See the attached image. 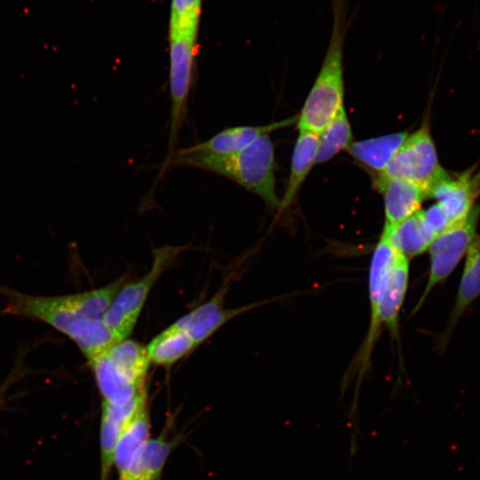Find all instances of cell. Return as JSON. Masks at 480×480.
I'll list each match as a JSON object with an SVG mask.
<instances>
[{
    "label": "cell",
    "mask_w": 480,
    "mask_h": 480,
    "mask_svg": "<svg viewBox=\"0 0 480 480\" xmlns=\"http://www.w3.org/2000/svg\"><path fill=\"white\" fill-rule=\"evenodd\" d=\"M124 283V276H121L102 288L60 296H36L0 288L7 297L1 314L49 324L71 339L88 360L117 342L104 317Z\"/></svg>",
    "instance_id": "obj_1"
},
{
    "label": "cell",
    "mask_w": 480,
    "mask_h": 480,
    "mask_svg": "<svg viewBox=\"0 0 480 480\" xmlns=\"http://www.w3.org/2000/svg\"><path fill=\"white\" fill-rule=\"evenodd\" d=\"M265 134L245 148L228 155L203 154L186 148L172 152L164 167H193L225 177L277 208L274 145Z\"/></svg>",
    "instance_id": "obj_2"
},
{
    "label": "cell",
    "mask_w": 480,
    "mask_h": 480,
    "mask_svg": "<svg viewBox=\"0 0 480 480\" xmlns=\"http://www.w3.org/2000/svg\"><path fill=\"white\" fill-rule=\"evenodd\" d=\"M333 23L315 83L297 117L299 131L319 133L344 106L343 48L348 28L346 0H331Z\"/></svg>",
    "instance_id": "obj_3"
},
{
    "label": "cell",
    "mask_w": 480,
    "mask_h": 480,
    "mask_svg": "<svg viewBox=\"0 0 480 480\" xmlns=\"http://www.w3.org/2000/svg\"><path fill=\"white\" fill-rule=\"evenodd\" d=\"M180 250L171 246L156 249L150 270L137 281L124 283L117 292L104 317L117 341L128 339L151 288Z\"/></svg>",
    "instance_id": "obj_4"
},
{
    "label": "cell",
    "mask_w": 480,
    "mask_h": 480,
    "mask_svg": "<svg viewBox=\"0 0 480 480\" xmlns=\"http://www.w3.org/2000/svg\"><path fill=\"white\" fill-rule=\"evenodd\" d=\"M410 180L422 188L428 197L431 189L449 174L441 166L428 124L409 134L380 174Z\"/></svg>",
    "instance_id": "obj_5"
},
{
    "label": "cell",
    "mask_w": 480,
    "mask_h": 480,
    "mask_svg": "<svg viewBox=\"0 0 480 480\" xmlns=\"http://www.w3.org/2000/svg\"><path fill=\"white\" fill-rule=\"evenodd\" d=\"M480 205H475L463 219L438 235L428 247L430 266L424 291L412 313L418 311L431 291L444 282L467 253L476 236Z\"/></svg>",
    "instance_id": "obj_6"
},
{
    "label": "cell",
    "mask_w": 480,
    "mask_h": 480,
    "mask_svg": "<svg viewBox=\"0 0 480 480\" xmlns=\"http://www.w3.org/2000/svg\"><path fill=\"white\" fill-rule=\"evenodd\" d=\"M196 41L197 35L169 31L170 145L175 141L186 117L193 84Z\"/></svg>",
    "instance_id": "obj_7"
},
{
    "label": "cell",
    "mask_w": 480,
    "mask_h": 480,
    "mask_svg": "<svg viewBox=\"0 0 480 480\" xmlns=\"http://www.w3.org/2000/svg\"><path fill=\"white\" fill-rule=\"evenodd\" d=\"M401 252L395 247L388 233L382 230L372 254L369 268L370 325L355 361L354 370L363 377L369 367L370 358L378 340L381 324L379 321V300L385 277Z\"/></svg>",
    "instance_id": "obj_8"
},
{
    "label": "cell",
    "mask_w": 480,
    "mask_h": 480,
    "mask_svg": "<svg viewBox=\"0 0 480 480\" xmlns=\"http://www.w3.org/2000/svg\"><path fill=\"white\" fill-rule=\"evenodd\" d=\"M374 183L383 196L385 226H396L412 216L428 197L422 188L404 179L375 175Z\"/></svg>",
    "instance_id": "obj_9"
},
{
    "label": "cell",
    "mask_w": 480,
    "mask_h": 480,
    "mask_svg": "<svg viewBox=\"0 0 480 480\" xmlns=\"http://www.w3.org/2000/svg\"><path fill=\"white\" fill-rule=\"evenodd\" d=\"M296 121L297 117L292 116L265 125L228 127L219 132L210 139L187 148L190 151L203 154H232L245 148L262 135L270 134L272 132L284 129Z\"/></svg>",
    "instance_id": "obj_10"
},
{
    "label": "cell",
    "mask_w": 480,
    "mask_h": 480,
    "mask_svg": "<svg viewBox=\"0 0 480 480\" xmlns=\"http://www.w3.org/2000/svg\"><path fill=\"white\" fill-rule=\"evenodd\" d=\"M227 290L228 286H224L210 300L174 323L188 332L196 346L207 340L232 317L251 308L225 309L223 301Z\"/></svg>",
    "instance_id": "obj_11"
},
{
    "label": "cell",
    "mask_w": 480,
    "mask_h": 480,
    "mask_svg": "<svg viewBox=\"0 0 480 480\" xmlns=\"http://www.w3.org/2000/svg\"><path fill=\"white\" fill-rule=\"evenodd\" d=\"M409 280V259L400 254L388 270L379 301V321L391 334L398 332V316L404 303Z\"/></svg>",
    "instance_id": "obj_12"
},
{
    "label": "cell",
    "mask_w": 480,
    "mask_h": 480,
    "mask_svg": "<svg viewBox=\"0 0 480 480\" xmlns=\"http://www.w3.org/2000/svg\"><path fill=\"white\" fill-rule=\"evenodd\" d=\"M408 135L407 132H400L353 141L346 150L363 167L378 175L384 172Z\"/></svg>",
    "instance_id": "obj_13"
},
{
    "label": "cell",
    "mask_w": 480,
    "mask_h": 480,
    "mask_svg": "<svg viewBox=\"0 0 480 480\" xmlns=\"http://www.w3.org/2000/svg\"><path fill=\"white\" fill-rule=\"evenodd\" d=\"M318 134L300 131L291 161L290 174L284 196L280 199L278 211L284 212L293 202L302 183L316 164Z\"/></svg>",
    "instance_id": "obj_14"
},
{
    "label": "cell",
    "mask_w": 480,
    "mask_h": 480,
    "mask_svg": "<svg viewBox=\"0 0 480 480\" xmlns=\"http://www.w3.org/2000/svg\"><path fill=\"white\" fill-rule=\"evenodd\" d=\"M480 296V244L474 239L467 253L464 269L456 294L454 306L451 311L447 328L443 336L447 342L458 321L472 302Z\"/></svg>",
    "instance_id": "obj_15"
},
{
    "label": "cell",
    "mask_w": 480,
    "mask_h": 480,
    "mask_svg": "<svg viewBox=\"0 0 480 480\" xmlns=\"http://www.w3.org/2000/svg\"><path fill=\"white\" fill-rule=\"evenodd\" d=\"M88 363L104 398L103 401L113 404H124L146 389L132 384L118 372L110 361L107 349L88 359Z\"/></svg>",
    "instance_id": "obj_16"
},
{
    "label": "cell",
    "mask_w": 480,
    "mask_h": 480,
    "mask_svg": "<svg viewBox=\"0 0 480 480\" xmlns=\"http://www.w3.org/2000/svg\"><path fill=\"white\" fill-rule=\"evenodd\" d=\"M395 247L406 258L416 257L428 250L436 237L425 220L423 210L396 226H383Z\"/></svg>",
    "instance_id": "obj_17"
},
{
    "label": "cell",
    "mask_w": 480,
    "mask_h": 480,
    "mask_svg": "<svg viewBox=\"0 0 480 480\" xmlns=\"http://www.w3.org/2000/svg\"><path fill=\"white\" fill-rule=\"evenodd\" d=\"M428 197L436 199L452 224L465 218L475 206L472 185L464 176L452 179L448 175L431 189Z\"/></svg>",
    "instance_id": "obj_18"
},
{
    "label": "cell",
    "mask_w": 480,
    "mask_h": 480,
    "mask_svg": "<svg viewBox=\"0 0 480 480\" xmlns=\"http://www.w3.org/2000/svg\"><path fill=\"white\" fill-rule=\"evenodd\" d=\"M107 354L115 368L128 381L138 388H145L150 363L146 347L124 339L108 348Z\"/></svg>",
    "instance_id": "obj_19"
},
{
    "label": "cell",
    "mask_w": 480,
    "mask_h": 480,
    "mask_svg": "<svg viewBox=\"0 0 480 480\" xmlns=\"http://www.w3.org/2000/svg\"><path fill=\"white\" fill-rule=\"evenodd\" d=\"M196 344L183 328L172 324L146 347L150 363L169 366L188 354Z\"/></svg>",
    "instance_id": "obj_20"
},
{
    "label": "cell",
    "mask_w": 480,
    "mask_h": 480,
    "mask_svg": "<svg viewBox=\"0 0 480 480\" xmlns=\"http://www.w3.org/2000/svg\"><path fill=\"white\" fill-rule=\"evenodd\" d=\"M171 445L162 437L148 440L135 453L120 480H159Z\"/></svg>",
    "instance_id": "obj_21"
},
{
    "label": "cell",
    "mask_w": 480,
    "mask_h": 480,
    "mask_svg": "<svg viewBox=\"0 0 480 480\" xmlns=\"http://www.w3.org/2000/svg\"><path fill=\"white\" fill-rule=\"evenodd\" d=\"M149 420L147 404L141 407L122 431L115 451L114 462L124 473L138 450L148 440Z\"/></svg>",
    "instance_id": "obj_22"
},
{
    "label": "cell",
    "mask_w": 480,
    "mask_h": 480,
    "mask_svg": "<svg viewBox=\"0 0 480 480\" xmlns=\"http://www.w3.org/2000/svg\"><path fill=\"white\" fill-rule=\"evenodd\" d=\"M353 142L351 125L344 106L334 118L318 133L316 164L331 160Z\"/></svg>",
    "instance_id": "obj_23"
},
{
    "label": "cell",
    "mask_w": 480,
    "mask_h": 480,
    "mask_svg": "<svg viewBox=\"0 0 480 480\" xmlns=\"http://www.w3.org/2000/svg\"><path fill=\"white\" fill-rule=\"evenodd\" d=\"M202 0H172L169 30L198 35Z\"/></svg>",
    "instance_id": "obj_24"
},
{
    "label": "cell",
    "mask_w": 480,
    "mask_h": 480,
    "mask_svg": "<svg viewBox=\"0 0 480 480\" xmlns=\"http://www.w3.org/2000/svg\"><path fill=\"white\" fill-rule=\"evenodd\" d=\"M125 428L120 420L102 412L100 426L101 480H106L112 464L119 436Z\"/></svg>",
    "instance_id": "obj_25"
},
{
    "label": "cell",
    "mask_w": 480,
    "mask_h": 480,
    "mask_svg": "<svg viewBox=\"0 0 480 480\" xmlns=\"http://www.w3.org/2000/svg\"><path fill=\"white\" fill-rule=\"evenodd\" d=\"M423 215L436 236L452 224L445 211L437 203L424 210Z\"/></svg>",
    "instance_id": "obj_26"
},
{
    "label": "cell",
    "mask_w": 480,
    "mask_h": 480,
    "mask_svg": "<svg viewBox=\"0 0 480 480\" xmlns=\"http://www.w3.org/2000/svg\"><path fill=\"white\" fill-rule=\"evenodd\" d=\"M475 239L477 243L480 244V236H476Z\"/></svg>",
    "instance_id": "obj_27"
}]
</instances>
